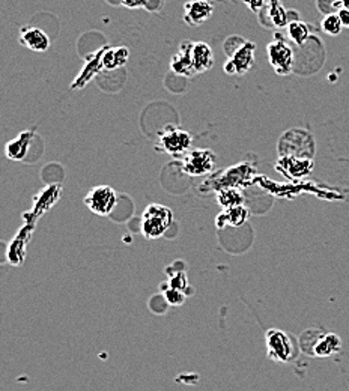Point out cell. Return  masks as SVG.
I'll return each mask as SVG.
<instances>
[{
	"label": "cell",
	"instance_id": "6",
	"mask_svg": "<svg viewBox=\"0 0 349 391\" xmlns=\"http://www.w3.org/2000/svg\"><path fill=\"white\" fill-rule=\"evenodd\" d=\"M267 52H268V61L277 74L287 75L292 71L294 52L282 37L276 35V38L268 44Z\"/></svg>",
	"mask_w": 349,
	"mask_h": 391
},
{
	"label": "cell",
	"instance_id": "3",
	"mask_svg": "<svg viewBox=\"0 0 349 391\" xmlns=\"http://www.w3.org/2000/svg\"><path fill=\"white\" fill-rule=\"evenodd\" d=\"M191 135L181 128L176 126H167V128L160 133L158 143L155 149L161 154H169V155H182L191 146Z\"/></svg>",
	"mask_w": 349,
	"mask_h": 391
},
{
	"label": "cell",
	"instance_id": "22",
	"mask_svg": "<svg viewBox=\"0 0 349 391\" xmlns=\"http://www.w3.org/2000/svg\"><path fill=\"white\" fill-rule=\"evenodd\" d=\"M164 298L169 304H172V305H180L185 301V294L182 291H180V289H175V287H170L166 291L164 294Z\"/></svg>",
	"mask_w": 349,
	"mask_h": 391
},
{
	"label": "cell",
	"instance_id": "9",
	"mask_svg": "<svg viewBox=\"0 0 349 391\" xmlns=\"http://www.w3.org/2000/svg\"><path fill=\"white\" fill-rule=\"evenodd\" d=\"M214 14V6L208 0H190L184 5V21L189 26H200Z\"/></svg>",
	"mask_w": 349,
	"mask_h": 391
},
{
	"label": "cell",
	"instance_id": "7",
	"mask_svg": "<svg viewBox=\"0 0 349 391\" xmlns=\"http://www.w3.org/2000/svg\"><path fill=\"white\" fill-rule=\"evenodd\" d=\"M267 354L271 360L287 363L294 359L292 340L282 330H270L267 336Z\"/></svg>",
	"mask_w": 349,
	"mask_h": 391
},
{
	"label": "cell",
	"instance_id": "15",
	"mask_svg": "<svg viewBox=\"0 0 349 391\" xmlns=\"http://www.w3.org/2000/svg\"><path fill=\"white\" fill-rule=\"evenodd\" d=\"M247 220H249V209L244 205L243 207H235L223 209V212L217 217V227H225V226H234V227H241Z\"/></svg>",
	"mask_w": 349,
	"mask_h": 391
},
{
	"label": "cell",
	"instance_id": "24",
	"mask_svg": "<svg viewBox=\"0 0 349 391\" xmlns=\"http://www.w3.org/2000/svg\"><path fill=\"white\" fill-rule=\"evenodd\" d=\"M243 2L249 6V10L253 12H259L265 8V2H263V0H243Z\"/></svg>",
	"mask_w": 349,
	"mask_h": 391
},
{
	"label": "cell",
	"instance_id": "13",
	"mask_svg": "<svg viewBox=\"0 0 349 391\" xmlns=\"http://www.w3.org/2000/svg\"><path fill=\"white\" fill-rule=\"evenodd\" d=\"M191 59L196 74L209 71L212 65H214V53H212V48L207 44V42L202 41L193 42Z\"/></svg>",
	"mask_w": 349,
	"mask_h": 391
},
{
	"label": "cell",
	"instance_id": "8",
	"mask_svg": "<svg viewBox=\"0 0 349 391\" xmlns=\"http://www.w3.org/2000/svg\"><path fill=\"white\" fill-rule=\"evenodd\" d=\"M252 173V167L247 164H240L236 167H232L226 170V172L221 173L218 178H212L209 182H214L212 189L221 190V189H240V187L245 185L249 182V178Z\"/></svg>",
	"mask_w": 349,
	"mask_h": 391
},
{
	"label": "cell",
	"instance_id": "19",
	"mask_svg": "<svg viewBox=\"0 0 349 391\" xmlns=\"http://www.w3.org/2000/svg\"><path fill=\"white\" fill-rule=\"evenodd\" d=\"M217 202L223 209L243 207L244 196L240 191V189H221L217 193Z\"/></svg>",
	"mask_w": 349,
	"mask_h": 391
},
{
	"label": "cell",
	"instance_id": "11",
	"mask_svg": "<svg viewBox=\"0 0 349 391\" xmlns=\"http://www.w3.org/2000/svg\"><path fill=\"white\" fill-rule=\"evenodd\" d=\"M20 44L28 47L32 52L42 53L48 50L50 39L46 35V32L41 30L39 28L24 26L20 29Z\"/></svg>",
	"mask_w": 349,
	"mask_h": 391
},
{
	"label": "cell",
	"instance_id": "27",
	"mask_svg": "<svg viewBox=\"0 0 349 391\" xmlns=\"http://www.w3.org/2000/svg\"><path fill=\"white\" fill-rule=\"evenodd\" d=\"M340 5H342L343 10L349 11V0H340Z\"/></svg>",
	"mask_w": 349,
	"mask_h": 391
},
{
	"label": "cell",
	"instance_id": "23",
	"mask_svg": "<svg viewBox=\"0 0 349 391\" xmlns=\"http://www.w3.org/2000/svg\"><path fill=\"white\" fill-rule=\"evenodd\" d=\"M187 276L185 273H182V271H180V273H176L172 278H170V283L169 286L170 287H175V289H180V291L184 292V289L187 287Z\"/></svg>",
	"mask_w": 349,
	"mask_h": 391
},
{
	"label": "cell",
	"instance_id": "20",
	"mask_svg": "<svg viewBox=\"0 0 349 391\" xmlns=\"http://www.w3.org/2000/svg\"><path fill=\"white\" fill-rule=\"evenodd\" d=\"M287 37L294 41L295 44L301 46L310 38V28L303 21H292L287 24Z\"/></svg>",
	"mask_w": 349,
	"mask_h": 391
},
{
	"label": "cell",
	"instance_id": "12",
	"mask_svg": "<svg viewBox=\"0 0 349 391\" xmlns=\"http://www.w3.org/2000/svg\"><path fill=\"white\" fill-rule=\"evenodd\" d=\"M342 347V340L337 334L326 333L318 334L314 338V343H310V347L305 352H309L314 356H331L340 351Z\"/></svg>",
	"mask_w": 349,
	"mask_h": 391
},
{
	"label": "cell",
	"instance_id": "10",
	"mask_svg": "<svg viewBox=\"0 0 349 391\" xmlns=\"http://www.w3.org/2000/svg\"><path fill=\"white\" fill-rule=\"evenodd\" d=\"M191 48H193L191 41L181 42L180 50H178V53L172 57V62H170V70H172V73L187 79L196 75L193 59H191Z\"/></svg>",
	"mask_w": 349,
	"mask_h": 391
},
{
	"label": "cell",
	"instance_id": "4",
	"mask_svg": "<svg viewBox=\"0 0 349 391\" xmlns=\"http://www.w3.org/2000/svg\"><path fill=\"white\" fill-rule=\"evenodd\" d=\"M84 205L92 211L93 214L106 217L112 214V211L117 205V194L109 185H98L84 196Z\"/></svg>",
	"mask_w": 349,
	"mask_h": 391
},
{
	"label": "cell",
	"instance_id": "1",
	"mask_svg": "<svg viewBox=\"0 0 349 391\" xmlns=\"http://www.w3.org/2000/svg\"><path fill=\"white\" fill-rule=\"evenodd\" d=\"M234 37L229 38L225 44V52L227 55V61L225 62V73L231 75H243L250 71L254 62V42L245 41L236 37V42H234Z\"/></svg>",
	"mask_w": 349,
	"mask_h": 391
},
{
	"label": "cell",
	"instance_id": "26",
	"mask_svg": "<svg viewBox=\"0 0 349 391\" xmlns=\"http://www.w3.org/2000/svg\"><path fill=\"white\" fill-rule=\"evenodd\" d=\"M339 19H340V21H342V24H343V28H349V11L348 10H340L339 11Z\"/></svg>",
	"mask_w": 349,
	"mask_h": 391
},
{
	"label": "cell",
	"instance_id": "17",
	"mask_svg": "<svg viewBox=\"0 0 349 391\" xmlns=\"http://www.w3.org/2000/svg\"><path fill=\"white\" fill-rule=\"evenodd\" d=\"M130 59V50L126 47H115L103 52V70H117Z\"/></svg>",
	"mask_w": 349,
	"mask_h": 391
},
{
	"label": "cell",
	"instance_id": "5",
	"mask_svg": "<svg viewBox=\"0 0 349 391\" xmlns=\"http://www.w3.org/2000/svg\"><path fill=\"white\" fill-rule=\"evenodd\" d=\"M217 155L209 149H193L182 158L181 169L189 176H203L212 172Z\"/></svg>",
	"mask_w": 349,
	"mask_h": 391
},
{
	"label": "cell",
	"instance_id": "2",
	"mask_svg": "<svg viewBox=\"0 0 349 391\" xmlns=\"http://www.w3.org/2000/svg\"><path fill=\"white\" fill-rule=\"evenodd\" d=\"M173 223V212L169 207L151 203L142 216V233L147 240L163 236Z\"/></svg>",
	"mask_w": 349,
	"mask_h": 391
},
{
	"label": "cell",
	"instance_id": "21",
	"mask_svg": "<svg viewBox=\"0 0 349 391\" xmlns=\"http://www.w3.org/2000/svg\"><path fill=\"white\" fill-rule=\"evenodd\" d=\"M343 29V24L340 21L337 14H327L322 19V30L331 37H337Z\"/></svg>",
	"mask_w": 349,
	"mask_h": 391
},
{
	"label": "cell",
	"instance_id": "25",
	"mask_svg": "<svg viewBox=\"0 0 349 391\" xmlns=\"http://www.w3.org/2000/svg\"><path fill=\"white\" fill-rule=\"evenodd\" d=\"M121 2L129 8H148L149 10V0H121Z\"/></svg>",
	"mask_w": 349,
	"mask_h": 391
},
{
	"label": "cell",
	"instance_id": "16",
	"mask_svg": "<svg viewBox=\"0 0 349 391\" xmlns=\"http://www.w3.org/2000/svg\"><path fill=\"white\" fill-rule=\"evenodd\" d=\"M279 169L282 170L283 173H286V176H305L312 169V163L310 160H298V157H291L286 155L282 160L279 161Z\"/></svg>",
	"mask_w": 349,
	"mask_h": 391
},
{
	"label": "cell",
	"instance_id": "14",
	"mask_svg": "<svg viewBox=\"0 0 349 391\" xmlns=\"http://www.w3.org/2000/svg\"><path fill=\"white\" fill-rule=\"evenodd\" d=\"M35 133L33 131H24L21 133L19 137L8 142L6 146H5V155L14 160V161H21L24 160V157L28 155V151L32 144V139Z\"/></svg>",
	"mask_w": 349,
	"mask_h": 391
},
{
	"label": "cell",
	"instance_id": "18",
	"mask_svg": "<svg viewBox=\"0 0 349 391\" xmlns=\"http://www.w3.org/2000/svg\"><path fill=\"white\" fill-rule=\"evenodd\" d=\"M267 12V19L271 26L274 28H285L287 26V12L285 11L283 5L280 0H268V3L263 8Z\"/></svg>",
	"mask_w": 349,
	"mask_h": 391
}]
</instances>
